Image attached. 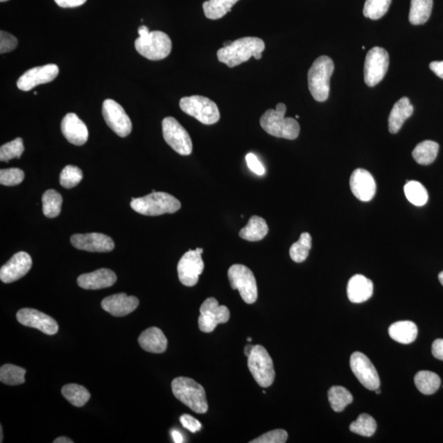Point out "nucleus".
<instances>
[{
    "label": "nucleus",
    "mask_w": 443,
    "mask_h": 443,
    "mask_svg": "<svg viewBox=\"0 0 443 443\" xmlns=\"http://www.w3.org/2000/svg\"><path fill=\"white\" fill-rule=\"evenodd\" d=\"M266 44L261 38L243 37L235 40L231 46L218 49V60L229 68H234L250 58L261 60L262 52L265 51Z\"/></svg>",
    "instance_id": "obj_1"
},
{
    "label": "nucleus",
    "mask_w": 443,
    "mask_h": 443,
    "mask_svg": "<svg viewBox=\"0 0 443 443\" xmlns=\"http://www.w3.org/2000/svg\"><path fill=\"white\" fill-rule=\"evenodd\" d=\"M139 38L136 40L137 51L146 59L158 61L165 59L172 51V42L163 31H150L147 26H141L138 29Z\"/></svg>",
    "instance_id": "obj_2"
},
{
    "label": "nucleus",
    "mask_w": 443,
    "mask_h": 443,
    "mask_svg": "<svg viewBox=\"0 0 443 443\" xmlns=\"http://www.w3.org/2000/svg\"><path fill=\"white\" fill-rule=\"evenodd\" d=\"M286 107L279 103L275 110H268L262 115L259 123L270 135L279 138L295 140L299 134V125L293 118H285Z\"/></svg>",
    "instance_id": "obj_3"
},
{
    "label": "nucleus",
    "mask_w": 443,
    "mask_h": 443,
    "mask_svg": "<svg viewBox=\"0 0 443 443\" xmlns=\"http://www.w3.org/2000/svg\"><path fill=\"white\" fill-rule=\"evenodd\" d=\"M130 205L136 212L146 216L174 214L182 207L180 201L172 195L155 191L140 198H132Z\"/></svg>",
    "instance_id": "obj_4"
},
{
    "label": "nucleus",
    "mask_w": 443,
    "mask_h": 443,
    "mask_svg": "<svg viewBox=\"0 0 443 443\" xmlns=\"http://www.w3.org/2000/svg\"><path fill=\"white\" fill-rule=\"evenodd\" d=\"M172 390L177 399L197 414L207 413L209 410L205 389L195 380L178 377L172 382Z\"/></svg>",
    "instance_id": "obj_5"
},
{
    "label": "nucleus",
    "mask_w": 443,
    "mask_h": 443,
    "mask_svg": "<svg viewBox=\"0 0 443 443\" xmlns=\"http://www.w3.org/2000/svg\"><path fill=\"white\" fill-rule=\"evenodd\" d=\"M333 71V62L328 56H320L313 62L308 71V85L309 89L316 101L324 102L328 100L330 78Z\"/></svg>",
    "instance_id": "obj_6"
},
{
    "label": "nucleus",
    "mask_w": 443,
    "mask_h": 443,
    "mask_svg": "<svg viewBox=\"0 0 443 443\" xmlns=\"http://www.w3.org/2000/svg\"><path fill=\"white\" fill-rule=\"evenodd\" d=\"M180 108L184 113L205 125L216 123L220 119L217 105L207 97H183L180 101Z\"/></svg>",
    "instance_id": "obj_7"
},
{
    "label": "nucleus",
    "mask_w": 443,
    "mask_h": 443,
    "mask_svg": "<svg viewBox=\"0 0 443 443\" xmlns=\"http://www.w3.org/2000/svg\"><path fill=\"white\" fill-rule=\"evenodd\" d=\"M248 367L253 378L259 386L270 387L275 379L274 362L266 349L261 345L254 346L248 357Z\"/></svg>",
    "instance_id": "obj_8"
},
{
    "label": "nucleus",
    "mask_w": 443,
    "mask_h": 443,
    "mask_svg": "<svg viewBox=\"0 0 443 443\" xmlns=\"http://www.w3.org/2000/svg\"><path fill=\"white\" fill-rule=\"evenodd\" d=\"M232 288L238 290L241 298L247 304H253L258 298L256 277L249 268L243 265H234L227 272Z\"/></svg>",
    "instance_id": "obj_9"
},
{
    "label": "nucleus",
    "mask_w": 443,
    "mask_h": 443,
    "mask_svg": "<svg viewBox=\"0 0 443 443\" xmlns=\"http://www.w3.org/2000/svg\"><path fill=\"white\" fill-rule=\"evenodd\" d=\"M165 141L174 151L181 155H190L193 145L186 130L173 117L165 118L162 123Z\"/></svg>",
    "instance_id": "obj_10"
},
{
    "label": "nucleus",
    "mask_w": 443,
    "mask_h": 443,
    "mask_svg": "<svg viewBox=\"0 0 443 443\" xmlns=\"http://www.w3.org/2000/svg\"><path fill=\"white\" fill-rule=\"evenodd\" d=\"M199 328L201 332L212 333L219 324H225L230 318V311L225 306H219L216 298L210 297L203 302L200 309Z\"/></svg>",
    "instance_id": "obj_11"
},
{
    "label": "nucleus",
    "mask_w": 443,
    "mask_h": 443,
    "mask_svg": "<svg viewBox=\"0 0 443 443\" xmlns=\"http://www.w3.org/2000/svg\"><path fill=\"white\" fill-rule=\"evenodd\" d=\"M202 248L188 250L177 265L179 280L186 286H193L198 283L199 277L202 274L205 265L201 254Z\"/></svg>",
    "instance_id": "obj_12"
},
{
    "label": "nucleus",
    "mask_w": 443,
    "mask_h": 443,
    "mask_svg": "<svg viewBox=\"0 0 443 443\" xmlns=\"http://www.w3.org/2000/svg\"><path fill=\"white\" fill-rule=\"evenodd\" d=\"M389 65L388 53L384 49L374 47L367 53L365 62V82L373 87L386 75Z\"/></svg>",
    "instance_id": "obj_13"
},
{
    "label": "nucleus",
    "mask_w": 443,
    "mask_h": 443,
    "mask_svg": "<svg viewBox=\"0 0 443 443\" xmlns=\"http://www.w3.org/2000/svg\"><path fill=\"white\" fill-rule=\"evenodd\" d=\"M103 117L108 126L121 137H126L132 132V121L119 103L105 100L102 107Z\"/></svg>",
    "instance_id": "obj_14"
},
{
    "label": "nucleus",
    "mask_w": 443,
    "mask_h": 443,
    "mask_svg": "<svg viewBox=\"0 0 443 443\" xmlns=\"http://www.w3.org/2000/svg\"><path fill=\"white\" fill-rule=\"evenodd\" d=\"M351 369L363 386L371 391L380 387L379 376L372 362L361 352H354L351 356Z\"/></svg>",
    "instance_id": "obj_15"
},
{
    "label": "nucleus",
    "mask_w": 443,
    "mask_h": 443,
    "mask_svg": "<svg viewBox=\"0 0 443 443\" xmlns=\"http://www.w3.org/2000/svg\"><path fill=\"white\" fill-rule=\"evenodd\" d=\"M17 320L21 324L37 329L47 335H55L59 331V325L52 317L35 309H21L17 313Z\"/></svg>",
    "instance_id": "obj_16"
},
{
    "label": "nucleus",
    "mask_w": 443,
    "mask_h": 443,
    "mask_svg": "<svg viewBox=\"0 0 443 443\" xmlns=\"http://www.w3.org/2000/svg\"><path fill=\"white\" fill-rule=\"evenodd\" d=\"M59 67L47 64L26 71L17 80V86L21 91L29 92L39 85L52 82L59 74Z\"/></svg>",
    "instance_id": "obj_17"
},
{
    "label": "nucleus",
    "mask_w": 443,
    "mask_h": 443,
    "mask_svg": "<svg viewBox=\"0 0 443 443\" xmlns=\"http://www.w3.org/2000/svg\"><path fill=\"white\" fill-rule=\"evenodd\" d=\"M71 243L75 248L89 252H110L115 246L111 237L96 232L71 236Z\"/></svg>",
    "instance_id": "obj_18"
},
{
    "label": "nucleus",
    "mask_w": 443,
    "mask_h": 443,
    "mask_svg": "<svg viewBox=\"0 0 443 443\" xmlns=\"http://www.w3.org/2000/svg\"><path fill=\"white\" fill-rule=\"evenodd\" d=\"M33 259L30 254L21 252L13 256L0 270V279L4 284H11L19 280L30 271Z\"/></svg>",
    "instance_id": "obj_19"
},
{
    "label": "nucleus",
    "mask_w": 443,
    "mask_h": 443,
    "mask_svg": "<svg viewBox=\"0 0 443 443\" xmlns=\"http://www.w3.org/2000/svg\"><path fill=\"white\" fill-rule=\"evenodd\" d=\"M350 186L352 193L356 198L364 202H368L372 200L376 193L374 178L365 169L358 168L352 173Z\"/></svg>",
    "instance_id": "obj_20"
},
{
    "label": "nucleus",
    "mask_w": 443,
    "mask_h": 443,
    "mask_svg": "<svg viewBox=\"0 0 443 443\" xmlns=\"http://www.w3.org/2000/svg\"><path fill=\"white\" fill-rule=\"evenodd\" d=\"M61 131L67 140L75 146H82L88 140L87 125L77 114L71 113L65 116L62 120Z\"/></svg>",
    "instance_id": "obj_21"
},
{
    "label": "nucleus",
    "mask_w": 443,
    "mask_h": 443,
    "mask_svg": "<svg viewBox=\"0 0 443 443\" xmlns=\"http://www.w3.org/2000/svg\"><path fill=\"white\" fill-rule=\"evenodd\" d=\"M139 306V299L125 293L110 295L103 299V310L115 317H123L131 314Z\"/></svg>",
    "instance_id": "obj_22"
},
{
    "label": "nucleus",
    "mask_w": 443,
    "mask_h": 443,
    "mask_svg": "<svg viewBox=\"0 0 443 443\" xmlns=\"http://www.w3.org/2000/svg\"><path fill=\"white\" fill-rule=\"evenodd\" d=\"M116 281H117V276L114 272L108 268H101L89 274L80 275L78 284L83 289L98 290L110 288L115 284Z\"/></svg>",
    "instance_id": "obj_23"
},
{
    "label": "nucleus",
    "mask_w": 443,
    "mask_h": 443,
    "mask_svg": "<svg viewBox=\"0 0 443 443\" xmlns=\"http://www.w3.org/2000/svg\"><path fill=\"white\" fill-rule=\"evenodd\" d=\"M347 297L352 303H363L372 297L374 284L372 281L361 275L353 276L348 281Z\"/></svg>",
    "instance_id": "obj_24"
},
{
    "label": "nucleus",
    "mask_w": 443,
    "mask_h": 443,
    "mask_svg": "<svg viewBox=\"0 0 443 443\" xmlns=\"http://www.w3.org/2000/svg\"><path fill=\"white\" fill-rule=\"evenodd\" d=\"M138 342L143 350L155 354L164 353L168 347V340L163 331L156 327L145 330L139 337Z\"/></svg>",
    "instance_id": "obj_25"
},
{
    "label": "nucleus",
    "mask_w": 443,
    "mask_h": 443,
    "mask_svg": "<svg viewBox=\"0 0 443 443\" xmlns=\"http://www.w3.org/2000/svg\"><path fill=\"white\" fill-rule=\"evenodd\" d=\"M414 107L408 98L403 97L398 101L391 111L388 118V129L392 134L400 131L405 121L412 115Z\"/></svg>",
    "instance_id": "obj_26"
},
{
    "label": "nucleus",
    "mask_w": 443,
    "mask_h": 443,
    "mask_svg": "<svg viewBox=\"0 0 443 443\" xmlns=\"http://www.w3.org/2000/svg\"><path fill=\"white\" fill-rule=\"evenodd\" d=\"M388 333L397 342L410 344L418 335L417 326L411 321H399L389 327Z\"/></svg>",
    "instance_id": "obj_27"
},
{
    "label": "nucleus",
    "mask_w": 443,
    "mask_h": 443,
    "mask_svg": "<svg viewBox=\"0 0 443 443\" xmlns=\"http://www.w3.org/2000/svg\"><path fill=\"white\" fill-rule=\"evenodd\" d=\"M268 232V227L265 219L254 216L249 219L247 225L240 231L239 236L246 241H258L265 238Z\"/></svg>",
    "instance_id": "obj_28"
},
{
    "label": "nucleus",
    "mask_w": 443,
    "mask_h": 443,
    "mask_svg": "<svg viewBox=\"0 0 443 443\" xmlns=\"http://www.w3.org/2000/svg\"><path fill=\"white\" fill-rule=\"evenodd\" d=\"M415 384L418 390L424 395H432L440 389L441 379L431 371H419L415 376Z\"/></svg>",
    "instance_id": "obj_29"
},
{
    "label": "nucleus",
    "mask_w": 443,
    "mask_h": 443,
    "mask_svg": "<svg viewBox=\"0 0 443 443\" xmlns=\"http://www.w3.org/2000/svg\"><path fill=\"white\" fill-rule=\"evenodd\" d=\"M433 0H411L409 21L413 25H422L431 16Z\"/></svg>",
    "instance_id": "obj_30"
},
{
    "label": "nucleus",
    "mask_w": 443,
    "mask_h": 443,
    "mask_svg": "<svg viewBox=\"0 0 443 443\" xmlns=\"http://www.w3.org/2000/svg\"><path fill=\"white\" fill-rule=\"evenodd\" d=\"M238 1L239 0H209V1H205L203 3L205 15L209 19H220L231 11L232 8Z\"/></svg>",
    "instance_id": "obj_31"
},
{
    "label": "nucleus",
    "mask_w": 443,
    "mask_h": 443,
    "mask_svg": "<svg viewBox=\"0 0 443 443\" xmlns=\"http://www.w3.org/2000/svg\"><path fill=\"white\" fill-rule=\"evenodd\" d=\"M440 146L433 141H424L416 146L412 152L414 159L419 164L428 165L436 159Z\"/></svg>",
    "instance_id": "obj_32"
},
{
    "label": "nucleus",
    "mask_w": 443,
    "mask_h": 443,
    "mask_svg": "<svg viewBox=\"0 0 443 443\" xmlns=\"http://www.w3.org/2000/svg\"><path fill=\"white\" fill-rule=\"evenodd\" d=\"M62 394L74 406L82 407L87 403L91 394L80 385L67 384L62 388Z\"/></svg>",
    "instance_id": "obj_33"
},
{
    "label": "nucleus",
    "mask_w": 443,
    "mask_h": 443,
    "mask_svg": "<svg viewBox=\"0 0 443 443\" xmlns=\"http://www.w3.org/2000/svg\"><path fill=\"white\" fill-rule=\"evenodd\" d=\"M328 395L329 403L335 412H342L353 401L351 393L342 386L331 388Z\"/></svg>",
    "instance_id": "obj_34"
},
{
    "label": "nucleus",
    "mask_w": 443,
    "mask_h": 443,
    "mask_svg": "<svg viewBox=\"0 0 443 443\" xmlns=\"http://www.w3.org/2000/svg\"><path fill=\"white\" fill-rule=\"evenodd\" d=\"M42 205L44 216L49 218L58 217L62 209V196L55 190H48L42 196Z\"/></svg>",
    "instance_id": "obj_35"
},
{
    "label": "nucleus",
    "mask_w": 443,
    "mask_h": 443,
    "mask_svg": "<svg viewBox=\"0 0 443 443\" xmlns=\"http://www.w3.org/2000/svg\"><path fill=\"white\" fill-rule=\"evenodd\" d=\"M312 246L311 236L308 232H303L297 243L290 248V257L295 263H302L306 261Z\"/></svg>",
    "instance_id": "obj_36"
},
{
    "label": "nucleus",
    "mask_w": 443,
    "mask_h": 443,
    "mask_svg": "<svg viewBox=\"0 0 443 443\" xmlns=\"http://www.w3.org/2000/svg\"><path fill=\"white\" fill-rule=\"evenodd\" d=\"M404 191L407 200L415 207H423L427 203L428 191L422 183L416 181L408 182L404 187Z\"/></svg>",
    "instance_id": "obj_37"
},
{
    "label": "nucleus",
    "mask_w": 443,
    "mask_h": 443,
    "mask_svg": "<svg viewBox=\"0 0 443 443\" xmlns=\"http://www.w3.org/2000/svg\"><path fill=\"white\" fill-rule=\"evenodd\" d=\"M26 370L21 367L6 364L0 369V381L4 384L19 385L25 383Z\"/></svg>",
    "instance_id": "obj_38"
},
{
    "label": "nucleus",
    "mask_w": 443,
    "mask_h": 443,
    "mask_svg": "<svg viewBox=\"0 0 443 443\" xmlns=\"http://www.w3.org/2000/svg\"><path fill=\"white\" fill-rule=\"evenodd\" d=\"M376 429H377V423L372 416L368 414H361L356 422L350 425V431L352 433L364 437H372Z\"/></svg>",
    "instance_id": "obj_39"
},
{
    "label": "nucleus",
    "mask_w": 443,
    "mask_h": 443,
    "mask_svg": "<svg viewBox=\"0 0 443 443\" xmlns=\"http://www.w3.org/2000/svg\"><path fill=\"white\" fill-rule=\"evenodd\" d=\"M392 0H366L363 13L372 20L381 19L388 11Z\"/></svg>",
    "instance_id": "obj_40"
},
{
    "label": "nucleus",
    "mask_w": 443,
    "mask_h": 443,
    "mask_svg": "<svg viewBox=\"0 0 443 443\" xmlns=\"http://www.w3.org/2000/svg\"><path fill=\"white\" fill-rule=\"evenodd\" d=\"M24 152V145L22 139L16 138L10 142L6 143L0 148V160L8 162L12 159H20Z\"/></svg>",
    "instance_id": "obj_41"
},
{
    "label": "nucleus",
    "mask_w": 443,
    "mask_h": 443,
    "mask_svg": "<svg viewBox=\"0 0 443 443\" xmlns=\"http://www.w3.org/2000/svg\"><path fill=\"white\" fill-rule=\"evenodd\" d=\"M82 179V170L77 166H73V165H68L62 170L60 180L62 187L71 189V188L78 186Z\"/></svg>",
    "instance_id": "obj_42"
},
{
    "label": "nucleus",
    "mask_w": 443,
    "mask_h": 443,
    "mask_svg": "<svg viewBox=\"0 0 443 443\" xmlns=\"http://www.w3.org/2000/svg\"><path fill=\"white\" fill-rule=\"evenodd\" d=\"M24 172L20 168H12L0 170V183L3 186L19 185L24 180Z\"/></svg>",
    "instance_id": "obj_43"
},
{
    "label": "nucleus",
    "mask_w": 443,
    "mask_h": 443,
    "mask_svg": "<svg viewBox=\"0 0 443 443\" xmlns=\"http://www.w3.org/2000/svg\"><path fill=\"white\" fill-rule=\"evenodd\" d=\"M288 433L284 429H275L263 434L250 443H284L288 440Z\"/></svg>",
    "instance_id": "obj_44"
},
{
    "label": "nucleus",
    "mask_w": 443,
    "mask_h": 443,
    "mask_svg": "<svg viewBox=\"0 0 443 443\" xmlns=\"http://www.w3.org/2000/svg\"><path fill=\"white\" fill-rule=\"evenodd\" d=\"M17 46V40L15 35L6 33V31H0V53H6L12 51Z\"/></svg>",
    "instance_id": "obj_45"
},
{
    "label": "nucleus",
    "mask_w": 443,
    "mask_h": 443,
    "mask_svg": "<svg viewBox=\"0 0 443 443\" xmlns=\"http://www.w3.org/2000/svg\"><path fill=\"white\" fill-rule=\"evenodd\" d=\"M246 164L248 168L258 176H263L266 173V168L256 155L249 153L245 156Z\"/></svg>",
    "instance_id": "obj_46"
},
{
    "label": "nucleus",
    "mask_w": 443,
    "mask_h": 443,
    "mask_svg": "<svg viewBox=\"0 0 443 443\" xmlns=\"http://www.w3.org/2000/svg\"><path fill=\"white\" fill-rule=\"evenodd\" d=\"M180 422L183 427L193 433L200 431L201 428H202V425H201L199 420H197L193 416L190 415H182L180 417Z\"/></svg>",
    "instance_id": "obj_47"
},
{
    "label": "nucleus",
    "mask_w": 443,
    "mask_h": 443,
    "mask_svg": "<svg viewBox=\"0 0 443 443\" xmlns=\"http://www.w3.org/2000/svg\"><path fill=\"white\" fill-rule=\"evenodd\" d=\"M433 356L443 361V339H437L432 345Z\"/></svg>",
    "instance_id": "obj_48"
},
{
    "label": "nucleus",
    "mask_w": 443,
    "mask_h": 443,
    "mask_svg": "<svg viewBox=\"0 0 443 443\" xmlns=\"http://www.w3.org/2000/svg\"><path fill=\"white\" fill-rule=\"evenodd\" d=\"M55 2L61 8H76L82 6L87 0H55Z\"/></svg>",
    "instance_id": "obj_49"
},
{
    "label": "nucleus",
    "mask_w": 443,
    "mask_h": 443,
    "mask_svg": "<svg viewBox=\"0 0 443 443\" xmlns=\"http://www.w3.org/2000/svg\"><path fill=\"white\" fill-rule=\"evenodd\" d=\"M429 68L435 73L437 77L443 79V61L432 62L429 64Z\"/></svg>",
    "instance_id": "obj_50"
},
{
    "label": "nucleus",
    "mask_w": 443,
    "mask_h": 443,
    "mask_svg": "<svg viewBox=\"0 0 443 443\" xmlns=\"http://www.w3.org/2000/svg\"><path fill=\"white\" fill-rule=\"evenodd\" d=\"M171 435L173 437V442L175 443H182L184 442V438H183L182 434L176 431V429H173L171 431Z\"/></svg>",
    "instance_id": "obj_51"
},
{
    "label": "nucleus",
    "mask_w": 443,
    "mask_h": 443,
    "mask_svg": "<svg viewBox=\"0 0 443 443\" xmlns=\"http://www.w3.org/2000/svg\"><path fill=\"white\" fill-rule=\"evenodd\" d=\"M73 441H71V440H69V437H58L56 438L55 441H53V443H73Z\"/></svg>",
    "instance_id": "obj_52"
},
{
    "label": "nucleus",
    "mask_w": 443,
    "mask_h": 443,
    "mask_svg": "<svg viewBox=\"0 0 443 443\" xmlns=\"http://www.w3.org/2000/svg\"><path fill=\"white\" fill-rule=\"evenodd\" d=\"M253 348H254V346H252V345H247V346H245L244 353L246 357L248 358L250 355L252 354Z\"/></svg>",
    "instance_id": "obj_53"
},
{
    "label": "nucleus",
    "mask_w": 443,
    "mask_h": 443,
    "mask_svg": "<svg viewBox=\"0 0 443 443\" xmlns=\"http://www.w3.org/2000/svg\"><path fill=\"white\" fill-rule=\"evenodd\" d=\"M438 279H440L441 284L443 286V271L438 275Z\"/></svg>",
    "instance_id": "obj_54"
},
{
    "label": "nucleus",
    "mask_w": 443,
    "mask_h": 443,
    "mask_svg": "<svg viewBox=\"0 0 443 443\" xmlns=\"http://www.w3.org/2000/svg\"><path fill=\"white\" fill-rule=\"evenodd\" d=\"M232 42H227L225 44H223V47H226V46H229L232 44Z\"/></svg>",
    "instance_id": "obj_55"
},
{
    "label": "nucleus",
    "mask_w": 443,
    "mask_h": 443,
    "mask_svg": "<svg viewBox=\"0 0 443 443\" xmlns=\"http://www.w3.org/2000/svg\"><path fill=\"white\" fill-rule=\"evenodd\" d=\"M375 392H376V393H377V394H380V393H381V391H380V389H379V388L376 389Z\"/></svg>",
    "instance_id": "obj_56"
},
{
    "label": "nucleus",
    "mask_w": 443,
    "mask_h": 443,
    "mask_svg": "<svg viewBox=\"0 0 443 443\" xmlns=\"http://www.w3.org/2000/svg\"><path fill=\"white\" fill-rule=\"evenodd\" d=\"M0 429H1V441H0V442H3V428H2V427L0 428Z\"/></svg>",
    "instance_id": "obj_57"
},
{
    "label": "nucleus",
    "mask_w": 443,
    "mask_h": 443,
    "mask_svg": "<svg viewBox=\"0 0 443 443\" xmlns=\"http://www.w3.org/2000/svg\"><path fill=\"white\" fill-rule=\"evenodd\" d=\"M247 341H248V342H252V338H247Z\"/></svg>",
    "instance_id": "obj_58"
},
{
    "label": "nucleus",
    "mask_w": 443,
    "mask_h": 443,
    "mask_svg": "<svg viewBox=\"0 0 443 443\" xmlns=\"http://www.w3.org/2000/svg\"><path fill=\"white\" fill-rule=\"evenodd\" d=\"M8 1V0H0V2L3 3V2H6Z\"/></svg>",
    "instance_id": "obj_59"
}]
</instances>
